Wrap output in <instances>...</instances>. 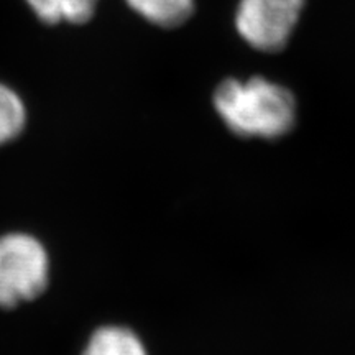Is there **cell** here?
Returning a JSON list of instances; mask_svg holds the SVG:
<instances>
[{"mask_svg": "<svg viewBox=\"0 0 355 355\" xmlns=\"http://www.w3.org/2000/svg\"><path fill=\"white\" fill-rule=\"evenodd\" d=\"M214 105L225 125L243 137L285 135L296 119L291 92L265 78L227 79L217 87Z\"/></svg>", "mask_w": 355, "mask_h": 355, "instance_id": "6da1fadb", "label": "cell"}, {"mask_svg": "<svg viewBox=\"0 0 355 355\" xmlns=\"http://www.w3.org/2000/svg\"><path fill=\"white\" fill-rule=\"evenodd\" d=\"M51 255L46 243L26 229L0 232V311H17L48 291Z\"/></svg>", "mask_w": 355, "mask_h": 355, "instance_id": "7a4b0ae2", "label": "cell"}, {"mask_svg": "<svg viewBox=\"0 0 355 355\" xmlns=\"http://www.w3.org/2000/svg\"><path fill=\"white\" fill-rule=\"evenodd\" d=\"M304 0H241L235 15L239 33L260 51H278L290 40Z\"/></svg>", "mask_w": 355, "mask_h": 355, "instance_id": "3957f363", "label": "cell"}, {"mask_svg": "<svg viewBox=\"0 0 355 355\" xmlns=\"http://www.w3.org/2000/svg\"><path fill=\"white\" fill-rule=\"evenodd\" d=\"M81 355H146V352L132 331L119 326H102L92 332Z\"/></svg>", "mask_w": 355, "mask_h": 355, "instance_id": "277c9868", "label": "cell"}, {"mask_svg": "<svg viewBox=\"0 0 355 355\" xmlns=\"http://www.w3.org/2000/svg\"><path fill=\"white\" fill-rule=\"evenodd\" d=\"M28 125V109L19 92L0 83V150L24 135Z\"/></svg>", "mask_w": 355, "mask_h": 355, "instance_id": "5b68a950", "label": "cell"}, {"mask_svg": "<svg viewBox=\"0 0 355 355\" xmlns=\"http://www.w3.org/2000/svg\"><path fill=\"white\" fill-rule=\"evenodd\" d=\"M139 15L159 26H176L193 12V0H127Z\"/></svg>", "mask_w": 355, "mask_h": 355, "instance_id": "8992f818", "label": "cell"}, {"mask_svg": "<svg viewBox=\"0 0 355 355\" xmlns=\"http://www.w3.org/2000/svg\"><path fill=\"white\" fill-rule=\"evenodd\" d=\"M97 0H60L61 19L69 24H86L96 12Z\"/></svg>", "mask_w": 355, "mask_h": 355, "instance_id": "52a82bcc", "label": "cell"}, {"mask_svg": "<svg viewBox=\"0 0 355 355\" xmlns=\"http://www.w3.org/2000/svg\"><path fill=\"white\" fill-rule=\"evenodd\" d=\"M32 12L37 15L38 20H42L46 25H56L61 19V8L60 0H25Z\"/></svg>", "mask_w": 355, "mask_h": 355, "instance_id": "ba28073f", "label": "cell"}]
</instances>
